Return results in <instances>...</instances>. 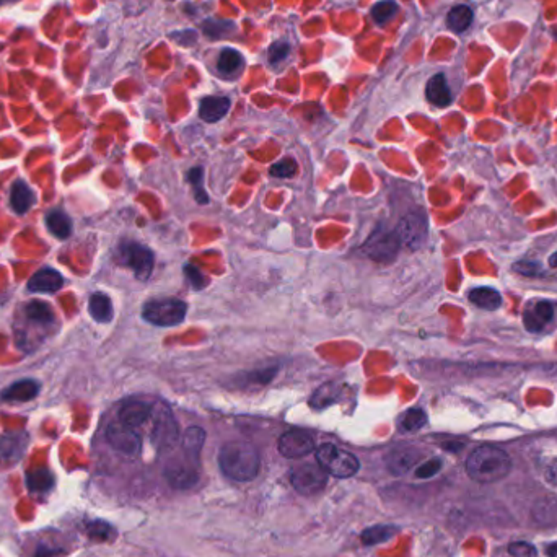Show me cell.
<instances>
[{
  "instance_id": "6da1fadb",
  "label": "cell",
  "mask_w": 557,
  "mask_h": 557,
  "mask_svg": "<svg viewBox=\"0 0 557 557\" xmlns=\"http://www.w3.org/2000/svg\"><path fill=\"white\" fill-rule=\"evenodd\" d=\"M512 469V460L506 450L494 445H481L469 453L466 474L481 484H493L507 476Z\"/></svg>"
},
{
  "instance_id": "7a4b0ae2",
  "label": "cell",
  "mask_w": 557,
  "mask_h": 557,
  "mask_svg": "<svg viewBox=\"0 0 557 557\" xmlns=\"http://www.w3.org/2000/svg\"><path fill=\"white\" fill-rule=\"evenodd\" d=\"M219 466L228 479L237 482L253 481L259 473V453L248 442H227L219 451Z\"/></svg>"
},
{
  "instance_id": "3957f363",
  "label": "cell",
  "mask_w": 557,
  "mask_h": 557,
  "mask_svg": "<svg viewBox=\"0 0 557 557\" xmlns=\"http://www.w3.org/2000/svg\"><path fill=\"white\" fill-rule=\"evenodd\" d=\"M199 468H201V458H195V456L180 450V453L167 461L163 476L171 487L186 490L198 484Z\"/></svg>"
},
{
  "instance_id": "277c9868",
  "label": "cell",
  "mask_w": 557,
  "mask_h": 557,
  "mask_svg": "<svg viewBox=\"0 0 557 557\" xmlns=\"http://www.w3.org/2000/svg\"><path fill=\"white\" fill-rule=\"evenodd\" d=\"M316 463L331 476L346 479L359 471L360 461L351 451L342 450L333 443H324L316 450Z\"/></svg>"
},
{
  "instance_id": "5b68a950",
  "label": "cell",
  "mask_w": 557,
  "mask_h": 557,
  "mask_svg": "<svg viewBox=\"0 0 557 557\" xmlns=\"http://www.w3.org/2000/svg\"><path fill=\"white\" fill-rule=\"evenodd\" d=\"M186 311H188V305L180 298H154L143 305L142 316L150 324L168 328V326L182 323Z\"/></svg>"
},
{
  "instance_id": "8992f818",
  "label": "cell",
  "mask_w": 557,
  "mask_h": 557,
  "mask_svg": "<svg viewBox=\"0 0 557 557\" xmlns=\"http://www.w3.org/2000/svg\"><path fill=\"white\" fill-rule=\"evenodd\" d=\"M292 487L302 495H316L328 484V473L318 463L298 464L290 471Z\"/></svg>"
},
{
  "instance_id": "52a82bcc",
  "label": "cell",
  "mask_w": 557,
  "mask_h": 557,
  "mask_svg": "<svg viewBox=\"0 0 557 557\" xmlns=\"http://www.w3.org/2000/svg\"><path fill=\"white\" fill-rule=\"evenodd\" d=\"M429 224L427 217L422 211L409 212L399 220L396 227V235H398L401 246H406L409 250H419L427 240Z\"/></svg>"
},
{
  "instance_id": "ba28073f",
  "label": "cell",
  "mask_w": 557,
  "mask_h": 557,
  "mask_svg": "<svg viewBox=\"0 0 557 557\" xmlns=\"http://www.w3.org/2000/svg\"><path fill=\"white\" fill-rule=\"evenodd\" d=\"M399 248H401V241H399L396 230H386L378 228L370 235L367 243L364 245V251L368 258L378 263H390L396 258Z\"/></svg>"
},
{
  "instance_id": "9c48e42d",
  "label": "cell",
  "mask_w": 557,
  "mask_h": 557,
  "mask_svg": "<svg viewBox=\"0 0 557 557\" xmlns=\"http://www.w3.org/2000/svg\"><path fill=\"white\" fill-rule=\"evenodd\" d=\"M119 258L121 263L129 268L139 281H145L150 277L155 258L147 246L132 241L123 243L119 248Z\"/></svg>"
},
{
  "instance_id": "30bf717a",
  "label": "cell",
  "mask_w": 557,
  "mask_h": 557,
  "mask_svg": "<svg viewBox=\"0 0 557 557\" xmlns=\"http://www.w3.org/2000/svg\"><path fill=\"white\" fill-rule=\"evenodd\" d=\"M106 440L117 453L136 458L142 450V437L136 429L128 427L123 422H111L106 429Z\"/></svg>"
},
{
  "instance_id": "8fae6325",
  "label": "cell",
  "mask_w": 557,
  "mask_h": 557,
  "mask_svg": "<svg viewBox=\"0 0 557 557\" xmlns=\"http://www.w3.org/2000/svg\"><path fill=\"white\" fill-rule=\"evenodd\" d=\"M315 440L308 432L300 429H292L282 434L277 442V450L284 458L300 460L315 451Z\"/></svg>"
},
{
  "instance_id": "7c38bea8",
  "label": "cell",
  "mask_w": 557,
  "mask_h": 557,
  "mask_svg": "<svg viewBox=\"0 0 557 557\" xmlns=\"http://www.w3.org/2000/svg\"><path fill=\"white\" fill-rule=\"evenodd\" d=\"M152 419H154L152 440L160 450H171L178 442V425L169 409H156L152 414Z\"/></svg>"
},
{
  "instance_id": "4fadbf2b",
  "label": "cell",
  "mask_w": 557,
  "mask_h": 557,
  "mask_svg": "<svg viewBox=\"0 0 557 557\" xmlns=\"http://www.w3.org/2000/svg\"><path fill=\"white\" fill-rule=\"evenodd\" d=\"M422 458V451L416 447H396L385 456V464L388 471L394 476H403L409 469L414 468Z\"/></svg>"
},
{
  "instance_id": "5bb4252c",
  "label": "cell",
  "mask_w": 557,
  "mask_h": 557,
  "mask_svg": "<svg viewBox=\"0 0 557 557\" xmlns=\"http://www.w3.org/2000/svg\"><path fill=\"white\" fill-rule=\"evenodd\" d=\"M152 414H154V407L149 403L141 401V399H129L117 412V420L123 422L128 427L137 429L142 427L147 420H150Z\"/></svg>"
},
{
  "instance_id": "9a60e30c",
  "label": "cell",
  "mask_w": 557,
  "mask_h": 557,
  "mask_svg": "<svg viewBox=\"0 0 557 557\" xmlns=\"http://www.w3.org/2000/svg\"><path fill=\"white\" fill-rule=\"evenodd\" d=\"M28 437L25 432H10L0 437V463L15 464L25 455Z\"/></svg>"
},
{
  "instance_id": "2e32d148",
  "label": "cell",
  "mask_w": 557,
  "mask_h": 557,
  "mask_svg": "<svg viewBox=\"0 0 557 557\" xmlns=\"http://www.w3.org/2000/svg\"><path fill=\"white\" fill-rule=\"evenodd\" d=\"M552 318H554V307H552V303L546 302V300H541V302L533 303L532 307L526 308L523 321L526 329L538 333V331L545 329L546 326L551 323Z\"/></svg>"
},
{
  "instance_id": "e0dca14e",
  "label": "cell",
  "mask_w": 557,
  "mask_h": 557,
  "mask_svg": "<svg viewBox=\"0 0 557 557\" xmlns=\"http://www.w3.org/2000/svg\"><path fill=\"white\" fill-rule=\"evenodd\" d=\"M64 285V277L56 269L45 268L28 281V290L33 294H56Z\"/></svg>"
},
{
  "instance_id": "ac0fdd59",
  "label": "cell",
  "mask_w": 557,
  "mask_h": 557,
  "mask_svg": "<svg viewBox=\"0 0 557 557\" xmlns=\"http://www.w3.org/2000/svg\"><path fill=\"white\" fill-rule=\"evenodd\" d=\"M425 97L434 106L438 108H445L451 103V91L450 86L447 84V78L443 73H437L427 82V86H425Z\"/></svg>"
},
{
  "instance_id": "d6986e66",
  "label": "cell",
  "mask_w": 557,
  "mask_h": 557,
  "mask_svg": "<svg viewBox=\"0 0 557 557\" xmlns=\"http://www.w3.org/2000/svg\"><path fill=\"white\" fill-rule=\"evenodd\" d=\"M230 110V99L227 97H207L199 104V116L206 123H217Z\"/></svg>"
},
{
  "instance_id": "ffe728a7",
  "label": "cell",
  "mask_w": 557,
  "mask_h": 557,
  "mask_svg": "<svg viewBox=\"0 0 557 557\" xmlns=\"http://www.w3.org/2000/svg\"><path fill=\"white\" fill-rule=\"evenodd\" d=\"M39 393V383L36 380H20L2 393V399L13 403L32 401Z\"/></svg>"
},
{
  "instance_id": "44dd1931",
  "label": "cell",
  "mask_w": 557,
  "mask_h": 557,
  "mask_svg": "<svg viewBox=\"0 0 557 557\" xmlns=\"http://www.w3.org/2000/svg\"><path fill=\"white\" fill-rule=\"evenodd\" d=\"M36 202V195L25 181H16L10 191V206L16 214H26Z\"/></svg>"
},
{
  "instance_id": "7402d4cb",
  "label": "cell",
  "mask_w": 557,
  "mask_h": 557,
  "mask_svg": "<svg viewBox=\"0 0 557 557\" xmlns=\"http://www.w3.org/2000/svg\"><path fill=\"white\" fill-rule=\"evenodd\" d=\"M469 302L482 310L493 311L502 305V295L493 287H477L469 292Z\"/></svg>"
},
{
  "instance_id": "603a6c76",
  "label": "cell",
  "mask_w": 557,
  "mask_h": 557,
  "mask_svg": "<svg viewBox=\"0 0 557 557\" xmlns=\"http://www.w3.org/2000/svg\"><path fill=\"white\" fill-rule=\"evenodd\" d=\"M23 313L26 321L29 323L38 324V326H51V323H54V311H52L51 305H47L46 302H28L23 307Z\"/></svg>"
},
{
  "instance_id": "cb8c5ba5",
  "label": "cell",
  "mask_w": 557,
  "mask_h": 557,
  "mask_svg": "<svg viewBox=\"0 0 557 557\" xmlns=\"http://www.w3.org/2000/svg\"><path fill=\"white\" fill-rule=\"evenodd\" d=\"M46 227L52 235H54L56 238H59V240H65V238L71 237V233H72V220L64 211L56 209V211L47 212Z\"/></svg>"
},
{
  "instance_id": "d4e9b609",
  "label": "cell",
  "mask_w": 557,
  "mask_h": 557,
  "mask_svg": "<svg viewBox=\"0 0 557 557\" xmlns=\"http://www.w3.org/2000/svg\"><path fill=\"white\" fill-rule=\"evenodd\" d=\"M88 311L97 323H110L112 320V303L104 294H93L88 300Z\"/></svg>"
},
{
  "instance_id": "484cf974",
  "label": "cell",
  "mask_w": 557,
  "mask_h": 557,
  "mask_svg": "<svg viewBox=\"0 0 557 557\" xmlns=\"http://www.w3.org/2000/svg\"><path fill=\"white\" fill-rule=\"evenodd\" d=\"M474 19V13L471 10V7L468 5H455L448 12L447 15V25L451 32L455 33H463L471 26Z\"/></svg>"
},
{
  "instance_id": "4316f807",
  "label": "cell",
  "mask_w": 557,
  "mask_h": 557,
  "mask_svg": "<svg viewBox=\"0 0 557 557\" xmlns=\"http://www.w3.org/2000/svg\"><path fill=\"white\" fill-rule=\"evenodd\" d=\"M26 484L33 493H46L54 484V477H52L49 469L39 468L26 474Z\"/></svg>"
},
{
  "instance_id": "83f0119b",
  "label": "cell",
  "mask_w": 557,
  "mask_h": 557,
  "mask_svg": "<svg viewBox=\"0 0 557 557\" xmlns=\"http://www.w3.org/2000/svg\"><path fill=\"white\" fill-rule=\"evenodd\" d=\"M396 530L390 525H377L372 528H367L362 533V543L365 546H375L380 543L388 541L391 536H394Z\"/></svg>"
},
{
  "instance_id": "f1b7e54d",
  "label": "cell",
  "mask_w": 557,
  "mask_h": 557,
  "mask_svg": "<svg viewBox=\"0 0 557 557\" xmlns=\"http://www.w3.org/2000/svg\"><path fill=\"white\" fill-rule=\"evenodd\" d=\"M425 422H427V416L422 409H409L399 419V429L403 432H417V430L424 427Z\"/></svg>"
},
{
  "instance_id": "f546056e",
  "label": "cell",
  "mask_w": 557,
  "mask_h": 557,
  "mask_svg": "<svg viewBox=\"0 0 557 557\" xmlns=\"http://www.w3.org/2000/svg\"><path fill=\"white\" fill-rule=\"evenodd\" d=\"M241 65V56L235 49H224L217 60V69L224 73V75H232L240 69Z\"/></svg>"
},
{
  "instance_id": "4dcf8cb0",
  "label": "cell",
  "mask_w": 557,
  "mask_h": 557,
  "mask_svg": "<svg viewBox=\"0 0 557 557\" xmlns=\"http://www.w3.org/2000/svg\"><path fill=\"white\" fill-rule=\"evenodd\" d=\"M396 12H398V5H396L393 0H385V2H380V3H377V5H373L372 16L377 23L383 25L393 19V16L396 15Z\"/></svg>"
},
{
  "instance_id": "1f68e13d",
  "label": "cell",
  "mask_w": 557,
  "mask_h": 557,
  "mask_svg": "<svg viewBox=\"0 0 557 557\" xmlns=\"http://www.w3.org/2000/svg\"><path fill=\"white\" fill-rule=\"evenodd\" d=\"M269 173H271V176L274 178H292L297 173V163L292 158H284L282 162H278L274 165V167H271Z\"/></svg>"
},
{
  "instance_id": "d6a6232c",
  "label": "cell",
  "mask_w": 557,
  "mask_h": 557,
  "mask_svg": "<svg viewBox=\"0 0 557 557\" xmlns=\"http://www.w3.org/2000/svg\"><path fill=\"white\" fill-rule=\"evenodd\" d=\"M442 469V461L438 458H432L425 463H422L419 468L416 469V476L419 479H429V477H434L435 474Z\"/></svg>"
},
{
  "instance_id": "836d02e7",
  "label": "cell",
  "mask_w": 557,
  "mask_h": 557,
  "mask_svg": "<svg viewBox=\"0 0 557 557\" xmlns=\"http://www.w3.org/2000/svg\"><path fill=\"white\" fill-rule=\"evenodd\" d=\"M188 181L194 186L195 193H198V202L206 204L207 202V195L204 194L202 189V168H193L188 171Z\"/></svg>"
},
{
  "instance_id": "e575fe53",
  "label": "cell",
  "mask_w": 557,
  "mask_h": 557,
  "mask_svg": "<svg viewBox=\"0 0 557 557\" xmlns=\"http://www.w3.org/2000/svg\"><path fill=\"white\" fill-rule=\"evenodd\" d=\"M289 51L290 47L287 43H274V45L269 47V52H268V59L271 64H277L281 62V60H284L287 56H289Z\"/></svg>"
},
{
  "instance_id": "d590c367",
  "label": "cell",
  "mask_w": 557,
  "mask_h": 557,
  "mask_svg": "<svg viewBox=\"0 0 557 557\" xmlns=\"http://www.w3.org/2000/svg\"><path fill=\"white\" fill-rule=\"evenodd\" d=\"M510 554L515 557H534L536 556V551L532 545H526V543H515V545L510 546Z\"/></svg>"
},
{
  "instance_id": "8d00e7d4",
  "label": "cell",
  "mask_w": 557,
  "mask_h": 557,
  "mask_svg": "<svg viewBox=\"0 0 557 557\" xmlns=\"http://www.w3.org/2000/svg\"><path fill=\"white\" fill-rule=\"evenodd\" d=\"M98 528L99 530H97V526H95V523L90 526V534L91 536H97L98 539H106L108 538V533L111 532V528L110 526H108L106 523H102V521H98Z\"/></svg>"
},
{
  "instance_id": "74e56055",
  "label": "cell",
  "mask_w": 557,
  "mask_h": 557,
  "mask_svg": "<svg viewBox=\"0 0 557 557\" xmlns=\"http://www.w3.org/2000/svg\"><path fill=\"white\" fill-rule=\"evenodd\" d=\"M186 274H188V278H189L191 282H193V285L195 287V289H199V287H202V284H201L202 274L199 272L198 269L188 266V268H186Z\"/></svg>"
},
{
  "instance_id": "f35d334b",
  "label": "cell",
  "mask_w": 557,
  "mask_h": 557,
  "mask_svg": "<svg viewBox=\"0 0 557 557\" xmlns=\"http://www.w3.org/2000/svg\"><path fill=\"white\" fill-rule=\"evenodd\" d=\"M546 477H547V481L551 482V484H554L557 487V461H554V463H552L551 466L547 468Z\"/></svg>"
},
{
  "instance_id": "ab89813d",
  "label": "cell",
  "mask_w": 557,
  "mask_h": 557,
  "mask_svg": "<svg viewBox=\"0 0 557 557\" xmlns=\"http://www.w3.org/2000/svg\"><path fill=\"white\" fill-rule=\"evenodd\" d=\"M547 556L557 557V543H554V545H551L549 547H547Z\"/></svg>"
},
{
  "instance_id": "60d3db41",
  "label": "cell",
  "mask_w": 557,
  "mask_h": 557,
  "mask_svg": "<svg viewBox=\"0 0 557 557\" xmlns=\"http://www.w3.org/2000/svg\"><path fill=\"white\" fill-rule=\"evenodd\" d=\"M549 263H551V266H554V268H557V253H554V254H552V256H551Z\"/></svg>"
}]
</instances>
